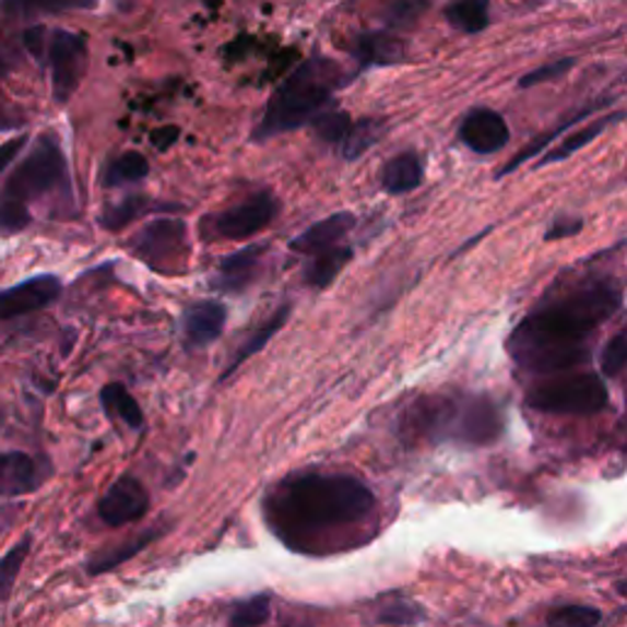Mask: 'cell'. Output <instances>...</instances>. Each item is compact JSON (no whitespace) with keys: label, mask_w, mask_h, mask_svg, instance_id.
I'll use <instances>...</instances> for the list:
<instances>
[{"label":"cell","mask_w":627,"mask_h":627,"mask_svg":"<svg viewBox=\"0 0 627 627\" xmlns=\"http://www.w3.org/2000/svg\"><path fill=\"white\" fill-rule=\"evenodd\" d=\"M376 510V495L348 473H295L272 488L265 514L282 540L301 547L311 534L353 528Z\"/></svg>","instance_id":"cell-2"},{"label":"cell","mask_w":627,"mask_h":627,"mask_svg":"<svg viewBox=\"0 0 627 627\" xmlns=\"http://www.w3.org/2000/svg\"><path fill=\"white\" fill-rule=\"evenodd\" d=\"M47 62L52 72V96L57 104H67L86 74L88 49L86 39L69 29H55L47 35Z\"/></svg>","instance_id":"cell-8"},{"label":"cell","mask_w":627,"mask_h":627,"mask_svg":"<svg viewBox=\"0 0 627 627\" xmlns=\"http://www.w3.org/2000/svg\"><path fill=\"white\" fill-rule=\"evenodd\" d=\"M353 55L360 67H388L402 62L404 47L390 29H370V33L358 35Z\"/></svg>","instance_id":"cell-17"},{"label":"cell","mask_w":627,"mask_h":627,"mask_svg":"<svg viewBox=\"0 0 627 627\" xmlns=\"http://www.w3.org/2000/svg\"><path fill=\"white\" fill-rule=\"evenodd\" d=\"M351 116L346 110H327L323 108L319 116L311 118V128L321 143L329 145H341V140L346 138L348 128H351Z\"/></svg>","instance_id":"cell-32"},{"label":"cell","mask_w":627,"mask_h":627,"mask_svg":"<svg viewBox=\"0 0 627 627\" xmlns=\"http://www.w3.org/2000/svg\"><path fill=\"white\" fill-rule=\"evenodd\" d=\"M150 175V162L143 153H123L116 159L108 162V167L104 171V185L106 187H126V185H138Z\"/></svg>","instance_id":"cell-26"},{"label":"cell","mask_w":627,"mask_h":627,"mask_svg":"<svg viewBox=\"0 0 627 627\" xmlns=\"http://www.w3.org/2000/svg\"><path fill=\"white\" fill-rule=\"evenodd\" d=\"M29 547H33V537L25 534V537L15 542L13 547L5 552L3 559H0V601H8L10 595H13L20 569H23Z\"/></svg>","instance_id":"cell-29"},{"label":"cell","mask_w":627,"mask_h":627,"mask_svg":"<svg viewBox=\"0 0 627 627\" xmlns=\"http://www.w3.org/2000/svg\"><path fill=\"white\" fill-rule=\"evenodd\" d=\"M140 260L155 270H171L177 258H185L187 224L181 218H155L130 240Z\"/></svg>","instance_id":"cell-9"},{"label":"cell","mask_w":627,"mask_h":627,"mask_svg":"<svg viewBox=\"0 0 627 627\" xmlns=\"http://www.w3.org/2000/svg\"><path fill=\"white\" fill-rule=\"evenodd\" d=\"M583 228L581 218H571V216H556L554 224L547 228V236L544 240H559V238H571L579 234Z\"/></svg>","instance_id":"cell-38"},{"label":"cell","mask_w":627,"mask_h":627,"mask_svg":"<svg viewBox=\"0 0 627 627\" xmlns=\"http://www.w3.org/2000/svg\"><path fill=\"white\" fill-rule=\"evenodd\" d=\"M150 209V201L140 194H130L118 204L108 206L104 214H100V226L106 230H123L128 224H133L138 216H143Z\"/></svg>","instance_id":"cell-30"},{"label":"cell","mask_w":627,"mask_h":627,"mask_svg":"<svg viewBox=\"0 0 627 627\" xmlns=\"http://www.w3.org/2000/svg\"><path fill=\"white\" fill-rule=\"evenodd\" d=\"M447 20L459 27L461 33L475 35L488 27L490 20V3L488 0H457L447 8Z\"/></svg>","instance_id":"cell-28"},{"label":"cell","mask_w":627,"mask_h":627,"mask_svg":"<svg viewBox=\"0 0 627 627\" xmlns=\"http://www.w3.org/2000/svg\"><path fill=\"white\" fill-rule=\"evenodd\" d=\"M547 623L554 627H595L603 623V613L593 605H561L547 615Z\"/></svg>","instance_id":"cell-33"},{"label":"cell","mask_w":627,"mask_h":627,"mask_svg":"<svg viewBox=\"0 0 627 627\" xmlns=\"http://www.w3.org/2000/svg\"><path fill=\"white\" fill-rule=\"evenodd\" d=\"M611 100H613V98H601V100H593V104L583 106L581 110H576L573 116H569V118H566V120H561V123L556 126V128H552V130H547V133H542V135L534 138L528 147H522L520 153L514 155V157L508 162V165H505V167L498 171V177H508L510 171H514V169H518L520 165H524V162H528L530 157H537L544 147H547L549 143H554L556 138L564 135V133H569V130H571L576 123H581V120H585V118H589V116H593L595 110H601L603 106H611Z\"/></svg>","instance_id":"cell-18"},{"label":"cell","mask_w":627,"mask_h":627,"mask_svg":"<svg viewBox=\"0 0 627 627\" xmlns=\"http://www.w3.org/2000/svg\"><path fill=\"white\" fill-rule=\"evenodd\" d=\"M27 145V138H13V140H8V143L0 145V175L13 165V159L23 153V147Z\"/></svg>","instance_id":"cell-40"},{"label":"cell","mask_w":627,"mask_h":627,"mask_svg":"<svg viewBox=\"0 0 627 627\" xmlns=\"http://www.w3.org/2000/svg\"><path fill=\"white\" fill-rule=\"evenodd\" d=\"M159 534H162L159 528H153L143 534H138V537H133V540L118 544V547H110L106 552L96 554L94 559L86 564V571L91 576H98V573H108V571L118 569L120 564H126L128 559H133V556H138L145 547H150V544H153Z\"/></svg>","instance_id":"cell-22"},{"label":"cell","mask_w":627,"mask_h":627,"mask_svg":"<svg viewBox=\"0 0 627 627\" xmlns=\"http://www.w3.org/2000/svg\"><path fill=\"white\" fill-rule=\"evenodd\" d=\"M179 140V128L177 126H165L157 128L150 133V143H153L159 153H167V150Z\"/></svg>","instance_id":"cell-41"},{"label":"cell","mask_w":627,"mask_h":627,"mask_svg":"<svg viewBox=\"0 0 627 627\" xmlns=\"http://www.w3.org/2000/svg\"><path fill=\"white\" fill-rule=\"evenodd\" d=\"M270 611H272V601L268 593H258L250 595L246 601H238L234 605V611L228 615V625L234 627H256L270 620Z\"/></svg>","instance_id":"cell-31"},{"label":"cell","mask_w":627,"mask_h":627,"mask_svg":"<svg viewBox=\"0 0 627 627\" xmlns=\"http://www.w3.org/2000/svg\"><path fill=\"white\" fill-rule=\"evenodd\" d=\"M59 295H62V280L57 275L45 272V275L29 277L15 287L0 292V319H20L47 309L49 305H55Z\"/></svg>","instance_id":"cell-11"},{"label":"cell","mask_w":627,"mask_h":627,"mask_svg":"<svg viewBox=\"0 0 627 627\" xmlns=\"http://www.w3.org/2000/svg\"><path fill=\"white\" fill-rule=\"evenodd\" d=\"M427 8L429 0H392L386 13L388 29H402L414 25Z\"/></svg>","instance_id":"cell-35"},{"label":"cell","mask_w":627,"mask_h":627,"mask_svg":"<svg viewBox=\"0 0 627 627\" xmlns=\"http://www.w3.org/2000/svg\"><path fill=\"white\" fill-rule=\"evenodd\" d=\"M268 250V246H248L242 250L230 252L224 260L218 262V289L226 292H240L242 287L250 285V280L256 277V270L262 260V252Z\"/></svg>","instance_id":"cell-16"},{"label":"cell","mask_w":627,"mask_h":627,"mask_svg":"<svg viewBox=\"0 0 627 627\" xmlns=\"http://www.w3.org/2000/svg\"><path fill=\"white\" fill-rule=\"evenodd\" d=\"M608 388L603 378L593 372L542 382L524 398L530 410L544 414H599L608 407Z\"/></svg>","instance_id":"cell-6"},{"label":"cell","mask_w":627,"mask_h":627,"mask_svg":"<svg viewBox=\"0 0 627 627\" xmlns=\"http://www.w3.org/2000/svg\"><path fill=\"white\" fill-rule=\"evenodd\" d=\"M353 258L351 246H333L327 250H319L309 256V262L305 268V282L314 289H327L333 280L339 277V272L348 265Z\"/></svg>","instance_id":"cell-19"},{"label":"cell","mask_w":627,"mask_h":627,"mask_svg":"<svg viewBox=\"0 0 627 627\" xmlns=\"http://www.w3.org/2000/svg\"><path fill=\"white\" fill-rule=\"evenodd\" d=\"M98 0H0L5 15H39V13H67V10H91Z\"/></svg>","instance_id":"cell-27"},{"label":"cell","mask_w":627,"mask_h":627,"mask_svg":"<svg viewBox=\"0 0 627 627\" xmlns=\"http://www.w3.org/2000/svg\"><path fill=\"white\" fill-rule=\"evenodd\" d=\"M23 39H25L27 52L33 55L35 59H39V62H45V52H47V27H43V25L29 27Z\"/></svg>","instance_id":"cell-39"},{"label":"cell","mask_w":627,"mask_h":627,"mask_svg":"<svg viewBox=\"0 0 627 627\" xmlns=\"http://www.w3.org/2000/svg\"><path fill=\"white\" fill-rule=\"evenodd\" d=\"M5 72V62H3V55H0V76H3Z\"/></svg>","instance_id":"cell-42"},{"label":"cell","mask_w":627,"mask_h":627,"mask_svg":"<svg viewBox=\"0 0 627 627\" xmlns=\"http://www.w3.org/2000/svg\"><path fill=\"white\" fill-rule=\"evenodd\" d=\"M388 126L378 118H360L356 123H351L346 138L341 140V155L346 159H358L363 153L378 143L386 135Z\"/></svg>","instance_id":"cell-25"},{"label":"cell","mask_w":627,"mask_h":627,"mask_svg":"<svg viewBox=\"0 0 627 627\" xmlns=\"http://www.w3.org/2000/svg\"><path fill=\"white\" fill-rule=\"evenodd\" d=\"M424 620H427V613L422 611V605L410 599H392L376 615V623L380 625H417Z\"/></svg>","instance_id":"cell-34"},{"label":"cell","mask_w":627,"mask_h":627,"mask_svg":"<svg viewBox=\"0 0 627 627\" xmlns=\"http://www.w3.org/2000/svg\"><path fill=\"white\" fill-rule=\"evenodd\" d=\"M228 319V309L216 299L194 301L185 309L181 317V333H185V346L189 351L206 348L224 333Z\"/></svg>","instance_id":"cell-13"},{"label":"cell","mask_w":627,"mask_h":627,"mask_svg":"<svg viewBox=\"0 0 627 627\" xmlns=\"http://www.w3.org/2000/svg\"><path fill=\"white\" fill-rule=\"evenodd\" d=\"M576 64V59L566 57V59H556L552 64H544L540 69H534V72L524 74L520 79V88H532V86H540V84H547V81L554 79H561L564 74H569Z\"/></svg>","instance_id":"cell-37"},{"label":"cell","mask_w":627,"mask_h":627,"mask_svg":"<svg viewBox=\"0 0 627 627\" xmlns=\"http://www.w3.org/2000/svg\"><path fill=\"white\" fill-rule=\"evenodd\" d=\"M623 307L615 280H591L528 314L508 339L514 366L534 376L564 372L591 360V336Z\"/></svg>","instance_id":"cell-1"},{"label":"cell","mask_w":627,"mask_h":627,"mask_svg":"<svg viewBox=\"0 0 627 627\" xmlns=\"http://www.w3.org/2000/svg\"><path fill=\"white\" fill-rule=\"evenodd\" d=\"M422 177H424V167H422V159L417 153H400L398 157H392L386 169H382V189L388 191L392 197H400V194H407V191H414L422 185Z\"/></svg>","instance_id":"cell-20"},{"label":"cell","mask_w":627,"mask_h":627,"mask_svg":"<svg viewBox=\"0 0 627 627\" xmlns=\"http://www.w3.org/2000/svg\"><path fill=\"white\" fill-rule=\"evenodd\" d=\"M505 417L488 394H422L400 414L404 443H463L488 447L502 437Z\"/></svg>","instance_id":"cell-3"},{"label":"cell","mask_w":627,"mask_h":627,"mask_svg":"<svg viewBox=\"0 0 627 627\" xmlns=\"http://www.w3.org/2000/svg\"><path fill=\"white\" fill-rule=\"evenodd\" d=\"M343 81L346 76H343L341 67L327 57H311L301 62L275 88L258 128L252 130V140L265 143L270 138L309 126L311 118L331 104Z\"/></svg>","instance_id":"cell-4"},{"label":"cell","mask_w":627,"mask_h":627,"mask_svg":"<svg viewBox=\"0 0 627 627\" xmlns=\"http://www.w3.org/2000/svg\"><path fill=\"white\" fill-rule=\"evenodd\" d=\"M72 197L64 150L55 135H39L23 162L0 189V236H15L29 226V204L49 194Z\"/></svg>","instance_id":"cell-5"},{"label":"cell","mask_w":627,"mask_h":627,"mask_svg":"<svg viewBox=\"0 0 627 627\" xmlns=\"http://www.w3.org/2000/svg\"><path fill=\"white\" fill-rule=\"evenodd\" d=\"M289 311H292L289 305L280 307L265 323H262V327H260L258 331H252V336H250L246 343H242L236 356L230 358V363L226 366V370H224V376H221V380H226V378L234 376V372L242 366V363H246L248 358H252V356H256V353H260L262 348H265L268 343H270L272 339H275V333L287 323Z\"/></svg>","instance_id":"cell-21"},{"label":"cell","mask_w":627,"mask_h":627,"mask_svg":"<svg viewBox=\"0 0 627 627\" xmlns=\"http://www.w3.org/2000/svg\"><path fill=\"white\" fill-rule=\"evenodd\" d=\"M627 363V336L625 331H618L615 336L605 343L601 356V372L605 378H618Z\"/></svg>","instance_id":"cell-36"},{"label":"cell","mask_w":627,"mask_h":627,"mask_svg":"<svg viewBox=\"0 0 627 627\" xmlns=\"http://www.w3.org/2000/svg\"><path fill=\"white\" fill-rule=\"evenodd\" d=\"M277 199L270 191H258L236 206L218 211V214H206L201 218L199 234L206 242L250 238L268 228L277 218Z\"/></svg>","instance_id":"cell-7"},{"label":"cell","mask_w":627,"mask_h":627,"mask_svg":"<svg viewBox=\"0 0 627 627\" xmlns=\"http://www.w3.org/2000/svg\"><path fill=\"white\" fill-rule=\"evenodd\" d=\"M353 226H356V216L348 214V211H339V214H331L317 221V224L309 226L307 230H301V234L289 242V248L295 252H305V256H314V252L319 250L339 246Z\"/></svg>","instance_id":"cell-15"},{"label":"cell","mask_w":627,"mask_h":627,"mask_svg":"<svg viewBox=\"0 0 627 627\" xmlns=\"http://www.w3.org/2000/svg\"><path fill=\"white\" fill-rule=\"evenodd\" d=\"M47 471L39 466L35 457L25 451L0 453V498H17V495L35 493L45 483Z\"/></svg>","instance_id":"cell-14"},{"label":"cell","mask_w":627,"mask_h":627,"mask_svg":"<svg viewBox=\"0 0 627 627\" xmlns=\"http://www.w3.org/2000/svg\"><path fill=\"white\" fill-rule=\"evenodd\" d=\"M461 143L475 155H495L508 145L510 128L493 108H473L459 128Z\"/></svg>","instance_id":"cell-12"},{"label":"cell","mask_w":627,"mask_h":627,"mask_svg":"<svg viewBox=\"0 0 627 627\" xmlns=\"http://www.w3.org/2000/svg\"><path fill=\"white\" fill-rule=\"evenodd\" d=\"M620 120H623V110H618V114H613V116H605V118L593 120V123L583 126L581 130H573V133H569V138L561 140L559 147H554V150H549L547 155H544V159L540 162V167L554 165V162H561V159H566V157H571L573 153H579L581 147L593 143V140L599 138L605 128H611L613 123H620Z\"/></svg>","instance_id":"cell-23"},{"label":"cell","mask_w":627,"mask_h":627,"mask_svg":"<svg viewBox=\"0 0 627 627\" xmlns=\"http://www.w3.org/2000/svg\"><path fill=\"white\" fill-rule=\"evenodd\" d=\"M100 404H104V410L110 417L126 422L130 429H143V410H140L138 400L128 392L123 382H108V386L100 390Z\"/></svg>","instance_id":"cell-24"},{"label":"cell","mask_w":627,"mask_h":627,"mask_svg":"<svg viewBox=\"0 0 627 627\" xmlns=\"http://www.w3.org/2000/svg\"><path fill=\"white\" fill-rule=\"evenodd\" d=\"M150 508V495L145 485L133 475H120L110 488L100 495L98 500V518L108 528H126L145 518Z\"/></svg>","instance_id":"cell-10"}]
</instances>
